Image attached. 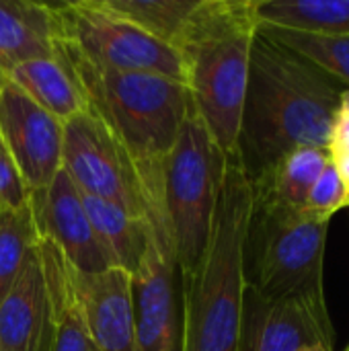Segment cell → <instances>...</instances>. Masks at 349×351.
<instances>
[{
    "label": "cell",
    "instance_id": "1",
    "mask_svg": "<svg viewBox=\"0 0 349 351\" xmlns=\"http://www.w3.org/2000/svg\"><path fill=\"white\" fill-rule=\"evenodd\" d=\"M344 93L337 78L257 31L237 142L249 181L298 148H329Z\"/></svg>",
    "mask_w": 349,
    "mask_h": 351
},
{
    "label": "cell",
    "instance_id": "2",
    "mask_svg": "<svg viewBox=\"0 0 349 351\" xmlns=\"http://www.w3.org/2000/svg\"><path fill=\"white\" fill-rule=\"evenodd\" d=\"M58 58L72 70L88 109L134 160L146 189L154 241L163 255L175 263L165 214V160L193 109L187 86L156 74L95 68L60 41Z\"/></svg>",
    "mask_w": 349,
    "mask_h": 351
},
{
    "label": "cell",
    "instance_id": "3",
    "mask_svg": "<svg viewBox=\"0 0 349 351\" xmlns=\"http://www.w3.org/2000/svg\"><path fill=\"white\" fill-rule=\"evenodd\" d=\"M253 189L237 152L226 154L212 232L195 269L179 278L181 351H237L245 274L243 247Z\"/></svg>",
    "mask_w": 349,
    "mask_h": 351
},
{
    "label": "cell",
    "instance_id": "4",
    "mask_svg": "<svg viewBox=\"0 0 349 351\" xmlns=\"http://www.w3.org/2000/svg\"><path fill=\"white\" fill-rule=\"evenodd\" d=\"M257 27L255 0H200L175 43L191 105L224 154L237 152Z\"/></svg>",
    "mask_w": 349,
    "mask_h": 351
},
{
    "label": "cell",
    "instance_id": "5",
    "mask_svg": "<svg viewBox=\"0 0 349 351\" xmlns=\"http://www.w3.org/2000/svg\"><path fill=\"white\" fill-rule=\"evenodd\" d=\"M329 222L253 193L243 247L245 288L263 298L325 292L323 261Z\"/></svg>",
    "mask_w": 349,
    "mask_h": 351
},
{
    "label": "cell",
    "instance_id": "6",
    "mask_svg": "<svg viewBox=\"0 0 349 351\" xmlns=\"http://www.w3.org/2000/svg\"><path fill=\"white\" fill-rule=\"evenodd\" d=\"M226 154L189 111L165 160V214L179 278L200 263L214 222Z\"/></svg>",
    "mask_w": 349,
    "mask_h": 351
},
{
    "label": "cell",
    "instance_id": "7",
    "mask_svg": "<svg viewBox=\"0 0 349 351\" xmlns=\"http://www.w3.org/2000/svg\"><path fill=\"white\" fill-rule=\"evenodd\" d=\"M56 12L58 41L95 68L156 74L185 84V64L173 45L99 8L93 0L56 2Z\"/></svg>",
    "mask_w": 349,
    "mask_h": 351
},
{
    "label": "cell",
    "instance_id": "8",
    "mask_svg": "<svg viewBox=\"0 0 349 351\" xmlns=\"http://www.w3.org/2000/svg\"><path fill=\"white\" fill-rule=\"evenodd\" d=\"M62 169L82 195L105 199L150 222L146 189L134 160L91 109L64 123Z\"/></svg>",
    "mask_w": 349,
    "mask_h": 351
},
{
    "label": "cell",
    "instance_id": "9",
    "mask_svg": "<svg viewBox=\"0 0 349 351\" xmlns=\"http://www.w3.org/2000/svg\"><path fill=\"white\" fill-rule=\"evenodd\" d=\"M335 331L325 292L263 298L245 288L237 351H333Z\"/></svg>",
    "mask_w": 349,
    "mask_h": 351
},
{
    "label": "cell",
    "instance_id": "10",
    "mask_svg": "<svg viewBox=\"0 0 349 351\" xmlns=\"http://www.w3.org/2000/svg\"><path fill=\"white\" fill-rule=\"evenodd\" d=\"M0 140L29 191L47 187L62 171L64 123L6 80L0 86Z\"/></svg>",
    "mask_w": 349,
    "mask_h": 351
},
{
    "label": "cell",
    "instance_id": "11",
    "mask_svg": "<svg viewBox=\"0 0 349 351\" xmlns=\"http://www.w3.org/2000/svg\"><path fill=\"white\" fill-rule=\"evenodd\" d=\"M134 343L136 351H181L183 319L177 265L156 243L132 274Z\"/></svg>",
    "mask_w": 349,
    "mask_h": 351
},
{
    "label": "cell",
    "instance_id": "12",
    "mask_svg": "<svg viewBox=\"0 0 349 351\" xmlns=\"http://www.w3.org/2000/svg\"><path fill=\"white\" fill-rule=\"evenodd\" d=\"M29 206L39 239L49 241L76 271L99 274L111 267L86 216L82 193L64 169L47 187L29 191Z\"/></svg>",
    "mask_w": 349,
    "mask_h": 351
},
{
    "label": "cell",
    "instance_id": "13",
    "mask_svg": "<svg viewBox=\"0 0 349 351\" xmlns=\"http://www.w3.org/2000/svg\"><path fill=\"white\" fill-rule=\"evenodd\" d=\"M68 274L93 351H136L132 276L117 267L82 274L70 263Z\"/></svg>",
    "mask_w": 349,
    "mask_h": 351
},
{
    "label": "cell",
    "instance_id": "14",
    "mask_svg": "<svg viewBox=\"0 0 349 351\" xmlns=\"http://www.w3.org/2000/svg\"><path fill=\"white\" fill-rule=\"evenodd\" d=\"M51 306L37 247L27 255L8 294L0 300V350L47 351Z\"/></svg>",
    "mask_w": 349,
    "mask_h": 351
},
{
    "label": "cell",
    "instance_id": "15",
    "mask_svg": "<svg viewBox=\"0 0 349 351\" xmlns=\"http://www.w3.org/2000/svg\"><path fill=\"white\" fill-rule=\"evenodd\" d=\"M56 4L0 0V76L23 62L58 56Z\"/></svg>",
    "mask_w": 349,
    "mask_h": 351
},
{
    "label": "cell",
    "instance_id": "16",
    "mask_svg": "<svg viewBox=\"0 0 349 351\" xmlns=\"http://www.w3.org/2000/svg\"><path fill=\"white\" fill-rule=\"evenodd\" d=\"M4 80L14 84L37 107L62 123L88 111V101L80 84L76 82L72 70L58 56L23 62L10 68Z\"/></svg>",
    "mask_w": 349,
    "mask_h": 351
},
{
    "label": "cell",
    "instance_id": "17",
    "mask_svg": "<svg viewBox=\"0 0 349 351\" xmlns=\"http://www.w3.org/2000/svg\"><path fill=\"white\" fill-rule=\"evenodd\" d=\"M82 204L111 267L123 269L132 276L142 263L150 245L156 243L150 222L125 212L115 204L91 195H82Z\"/></svg>",
    "mask_w": 349,
    "mask_h": 351
},
{
    "label": "cell",
    "instance_id": "18",
    "mask_svg": "<svg viewBox=\"0 0 349 351\" xmlns=\"http://www.w3.org/2000/svg\"><path fill=\"white\" fill-rule=\"evenodd\" d=\"M37 251L43 265V276L51 306V335L47 351H93L72 284L68 261L45 239H39Z\"/></svg>",
    "mask_w": 349,
    "mask_h": 351
},
{
    "label": "cell",
    "instance_id": "19",
    "mask_svg": "<svg viewBox=\"0 0 349 351\" xmlns=\"http://www.w3.org/2000/svg\"><path fill=\"white\" fill-rule=\"evenodd\" d=\"M329 160V148H298L280 158L265 175L251 181V189L282 206L302 210Z\"/></svg>",
    "mask_w": 349,
    "mask_h": 351
},
{
    "label": "cell",
    "instance_id": "20",
    "mask_svg": "<svg viewBox=\"0 0 349 351\" xmlns=\"http://www.w3.org/2000/svg\"><path fill=\"white\" fill-rule=\"evenodd\" d=\"M259 25L309 35H349V0H255Z\"/></svg>",
    "mask_w": 349,
    "mask_h": 351
},
{
    "label": "cell",
    "instance_id": "21",
    "mask_svg": "<svg viewBox=\"0 0 349 351\" xmlns=\"http://www.w3.org/2000/svg\"><path fill=\"white\" fill-rule=\"evenodd\" d=\"M99 8L175 47L200 0H93Z\"/></svg>",
    "mask_w": 349,
    "mask_h": 351
},
{
    "label": "cell",
    "instance_id": "22",
    "mask_svg": "<svg viewBox=\"0 0 349 351\" xmlns=\"http://www.w3.org/2000/svg\"><path fill=\"white\" fill-rule=\"evenodd\" d=\"M257 31L274 43L292 49L329 76L349 84V35H309L259 25Z\"/></svg>",
    "mask_w": 349,
    "mask_h": 351
},
{
    "label": "cell",
    "instance_id": "23",
    "mask_svg": "<svg viewBox=\"0 0 349 351\" xmlns=\"http://www.w3.org/2000/svg\"><path fill=\"white\" fill-rule=\"evenodd\" d=\"M39 232L31 206H0V300L8 294L27 255L37 247Z\"/></svg>",
    "mask_w": 349,
    "mask_h": 351
},
{
    "label": "cell",
    "instance_id": "24",
    "mask_svg": "<svg viewBox=\"0 0 349 351\" xmlns=\"http://www.w3.org/2000/svg\"><path fill=\"white\" fill-rule=\"evenodd\" d=\"M346 206H349V187L341 179L335 162L329 160V165L325 167L321 177L317 179V183L306 199V206L302 210H306L309 214H313L317 218L331 220V216Z\"/></svg>",
    "mask_w": 349,
    "mask_h": 351
},
{
    "label": "cell",
    "instance_id": "25",
    "mask_svg": "<svg viewBox=\"0 0 349 351\" xmlns=\"http://www.w3.org/2000/svg\"><path fill=\"white\" fill-rule=\"evenodd\" d=\"M331 160L335 162V167H337L341 179L346 181V185L349 187V156H331Z\"/></svg>",
    "mask_w": 349,
    "mask_h": 351
},
{
    "label": "cell",
    "instance_id": "26",
    "mask_svg": "<svg viewBox=\"0 0 349 351\" xmlns=\"http://www.w3.org/2000/svg\"><path fill=\"white\" fill-rule=\"evenodd\" d=\"M341 111H349V88H346L344 99H341Z\"/></svg>",
    "mask_w": 349,
    "mask_h": 351
},
{
    "label": "cell",
    "instance_id": "27",
    "mask_svg": "<svg viewBox=\"0 0 349 351\" xmlns=\"http://www.w3.org/2000/svg\"><path fill=\"white\" fill-rule=\"evenodd\" d=\"M304 351H329V350H323V348H311V350H304Z\"/></svg>",
    "mask_w": 349,
    "mask_h": 351
},
{
    "label": "cell",
    "instance_id": "28",
    "mask_svg": "<svg viewBox=\"0 0 349 351\" xmlns=\"http://www.w3.org/2000/svg\"><path fill=\"white\" fill-rule=\"evenodd\" d=\"M2 84H4V78H2V76H0V86H2Z\"/></svg>",
    "mask_w": 349,
    "mask_h": 351
},
{
    "label": "cell",
    "instance_id": "29",
    "mask_svg": "<svg viewBox=\"0 0 349 351\" xmlns=\"http://www.w3.org/2000/svg\"><path fill=\"white\" fill-rule=\"evenodd\" d=\"M346 351H349V348H348V350H346Z\"/></svg>",
    "mask_w": 349,
    "mask_h": 351
},
{
    "label": "cell",
    "instance_id": "30",
    "mask_svg": "<svg viewBox=\"0 0 349 351\" xmlns=\"http://www.w3.org/2000/svg\"><path fill=\"white\" fill-rule=\"evenodd\" d=\"M0 351H2V350H0Z\"/></svg>",
    "mask_w": 349,
    "mask_h": 351
}]
</instances>
